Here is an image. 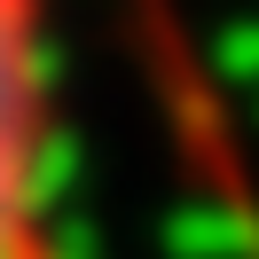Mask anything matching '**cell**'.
Returning a JSON list of instances; mask_svg holds the SVG:
<instances>
[{
  "instance_id": "obj_1",
  "label": "cell",
  "mask_w": 259,
  "mask_h": 259,
  "mask_svg": "<svg viewBox=\"0 0 259 259\" xmlns=\"http://www.w3.org/2000/svg\"><path fill=\"white\" fill-rule=\"evenodd\" d=\"M0 259H87L71 220L55 0H0Z\"/></svg>"
}]
</instances>
